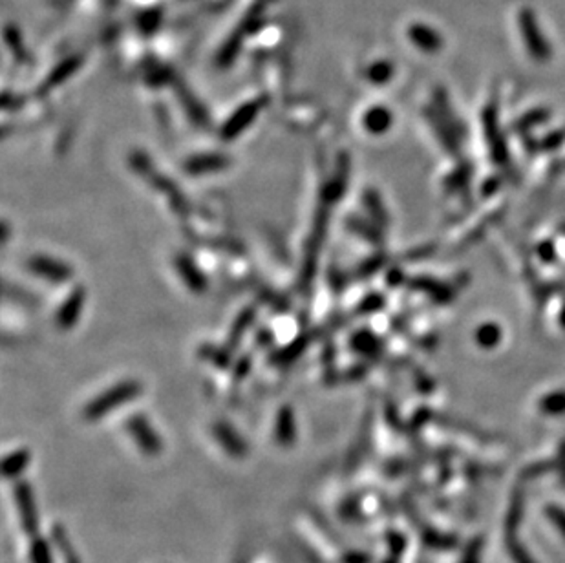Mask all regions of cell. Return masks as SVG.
I'll return each instance as SVG.
<instances>
[{
    "label": "cell",
    "mask_w": 565,
    "mask_h": 563,
    "mask_svg": "<svg viewBox=\"0 0 565 563\" xmlns=\"http://www.w3.org/2000/svg\"><path fill=\"white\" fill-rule=\"evenodd\" d=\"M141 382H137V380H123V382L114 384L112 388L105 389L103 394L91 399L90 403L84 406V417H87L88 421H97L101 417L108 415L115 408H121L125 404L136 401L141 395Z\"/></svg>",
    "instance_id": "1"
},
{
    "label": "cell",
    "mask_w": 565,
    "mask_h": 563,
    "mask_svg": "<svg viewBox=\"0 0 565 563\" xmlns=\"http://www.w3.org/2000/svg\"><path fill=\"white\" fill-rule=\"evenodd\" d=\"M329 207L328 203H324L319 207L317 216H315L313 229H311V236L307 240V249H305L304 264H302V284H310L313 278L315 271H317V260H319V251L324 245V238L328 233V221H329Z\"/></svg>",
    "instance_id": "2"
},
{
    "label": "cell",
    "mask_w": 565,
    "mask_h": 563,
    "mask_svg": "<svg viewBox=\"0 0 565 563\" xmlns=\"http://www.w3.org/2000/svg\"><path fill=\"white\" fill-rule=\"evenodd\" d=\"M265 105L264 97H258V99H253V101H247L243 105H240L233 114L229 115L225 123L222 124L220 129V139L222 141H234L246 132L249 127L256 121V117L260 115L262 108Z\"/></svg>",
    "instance_id": "3"
},
{
    "label": "cell",
    "mask_w": 565,
    "mask_h": 563,
    "mask_svg": "<svg viewBox=\"0 0 565 563\" xmlns=\"http://www.w3.org/2000/svg\"><path fill=\"white\" fill-rule=\"evenodd\" d=\"M27 271L42 280H48L51 284H66L72 280L73 269L66 261L59 258L46 257V254H37L27 260Z\"/></svg>",
    "instance_id": "4"
},
{
    "label": "cell",
    "mask_w": 565,
    "mask_h": 563,
    "mask_svg": "<svg viewBox=\"0 0 565 563\" xmlns=\"http://www.w3.org/2000/svg\"><path fill=\"white\" fill-rule=\"evenodd\" d=\"M84 302H87V293H84V289L82 287L72 289V293L64 298V302L61 304L57 313H55V324H57V328L63 331L72 330L73 325L77 324L79 318H81Z\"/></svg>",
    "instance_id": "5"
},
{
    "label": "cell",
    "mask_w": 565,
    "mask_h": 563,
    "mask_svg": "<svg viewBox=\"0 0 565 563\" xmlns=\"http://www.w3.org/2000/svg\"><path fill=\"white\" fill-rule=\"evenodd\" d=\"M229 165H231V160L225 154L205 152V154H196V156L189 157L183 165V170L191 176H203L225 170Z\"/></svg>",
    "instance_id": "6"
},
{
    "label": "cell",
    "mask_w": 565,
    "mask_h": 563,
    "mask_svg": "<svg viewBox=\"0 0 565 563\" xmlns=\"http://www.w3.org/2000/svg\"><path fill=\"white\" fill-rule=\"evenodd\" d=\"M174 266H176V271H178L179 278L183 280V284L187 285L192 293H203L205 291L207 276L203 275V271L200 269V266L191 257L182 252V254L174 258Z\"/></svg>",
    "instance_id": "7"
},
{
    "label": "cell",
    "mask_w": 565,
    "mask_h": 563,
    "mask_svg": "<svg viewBox=\"0 0 565 563\" xmlns=\"http://www.w3.org/2000/svg\"><path fill=\"white\" fill-rule=\"evenodd\" d=\"M127 430L130 432V435H134V439L137 441V444L141 446L145 452L148 453H155L158 450L161 448L160 437L152 428L151 421L143 415H132L127 421Z\"/></svg>",
    "instance_id": "8"
},
{
    "label": "cell",
    "mask_w": 565,
    "mask_h": 563,
    "mask_svg": "<svg viewBox=\"0 0 565 563\" xmlns=\"http://www.w3.org/2000/svg\"><path fill=\"white\" fill-rule=\"evenodd\" d=\"M174 84H176V92H178L179 101H182L183 105V110L187 112L189 117H191L196 124H200V127H209L210 124L209 112H207L205 106L201 105L200 99L194 96V92H192L189 86H185V83H182V81H176Z\"/></svg>",
    "instance_id": "9"
},
{
    "label": "cell",
    "mask_w": 565,
    "mask_h": 563,
    "mask_svg": "<svg viewBox=\"0 0 565 563\" xmlns=\"http://www.w3.org/2000/svg\"><path fill=\"white\" fill-rule=\"evenodd\" d=\"M247 33L251 32H249V28H247L246 24H242L236 32L231 33V37H227V41L224 42V46L220 48L218 56H216V66H220V68H229V66L233 65L234 59H236L238 53H240V50H242L243 37H246Z\"/></svg>",
    "instance_id": "10"
},
{
    "label": "cell",
    "mask_w": 565,
    "mask_h": 563,
    "mask_svg": "<svg viewBox=\"0 0 565 563\" xmlns=\"http://www.w3.org/2000/svg\"><path fill=\"white\" fill-rule=\"evenodd\" d=\"M81 65H82V59L79 56L68 57V59H64L63 63H59V65L51 70L50 75H48V79H46V83H44L46 90H50V88H55V86H61V84L66 83V81H68V79L72 77V75L75 74L79 68H81Z\"/></svg>",
    "instance_id": "11"
},
{
    "label": "cell",
    "mask_w": 565,
    "mask_h": 563,
    "mask_svg": "<svg viewBox=\"0 0 565 563\" xmlns=\"http://www.w3.org/2000/svg\"><path fill=\"white\" fill-rule=\"evenodd\" d=\"M256 318V309L255 307H246L240 315L234 318L233 328L229 330L227 335V346L229 348H236L238 344L242 342V339L246 337V333L249 331L253 324H255Z\"/></svg>",
    "instance_id": "12"
},
{
    "label": "cell",
    "mask_w": 565,
    "mask_h": 563,
    "mask_svg": "<svg viewBox=\"0 0 565 563\" xmlns=\"http://www.w3.org/2000/svg\"><path fill=\"white\" fill-rule=\"evenodd\" d=\"M408 37L412 39L415 46H419L421 50H438L441 46V39L438 37V33L430 30L428 26H423V24H415L408 30Z\"/></svg>",
    "instance_id": "13"
},
{
    "label": "cell",
    "mask_w": 565,
    "mask_h": 563,
    "mask_svg": "<svg viewBox=\"0 0 565 563\" xmlns=\"http://www.w3.org/2000/svg\"><path fill=\"white\" fill-rule=\"evenodd\" d=\"M295 412H293V408L282 406L279 415H277V437L284 444H289L291 441H295Z\"/></svg>",
    "instance_id": "14"
},
{
    "label": "cell",
    "mask_w": 565,
    "mask_h": 563,
    "mask_svg": "<svg viewBox=\"0 0 565 563\" xmlns=\"http://www.w3.org/2000/svg\"><path fill=\"white\" fill-rule=\"evenodd\" d=\"M307 346H310V337H307V335H302V337H298L296 340H293V342H289L287 346H284V348L273 357V362L274 364H291V362H295L296 358L300 357Z\"/></svg>",
    "instance_id": "15"
},
{
    "label": "cell",
    "mask_w": 565,
    "mask_h": 563,
    "mask_svg": "<svg viewBox=\"0 0 565 563\" xmlns=\"http://www.w3.org/2000/svg\"><path fill=\"white\" fill-rule=\"evenodd\" d=\"M390 121H392V117H390V112L386 110V108H381V106H377V108H372V110H368L364 114V129L368 130V132H374V134H379V132H384V130L390 127Z\"/></svg>",
    "instance_id": "16"
},
{
    "label": "cell",
    "mask_w": 565,
    "mask_h": 563,
    "mask_svg": "<svg viewBox=\"0 0 565 563\" xmlns=\"http://www.w3.org/2000/svg\"><path fill=\"white\" fill-rule=\"evenodd\" d=\"M392 74H393V66L390 65L388 60H377V63H374V65L368 66V70H366L368 79L375 84H383L386 83V81H390Z\"/></svg>",
    "instance_id": "17"
},
{
    "label": "cell",
    "mask_w": 565,
    "mask_h": 563,
    "mask_svg": "<svg viewBox=\"0 0 565 563\" xmlns=\"http://www.w3.org/2000/svg\"><path fill=\"white\" fill-rule=\"evenodd\" d=\"M161 17H163V13L160 10H146L139 15L137 26L145 35H152L161 26Z\"/></svg>",
    "instance_id": "18"
},
{
    "label": "cell",
    "mask_w": 565,
    "mask_h": 563,
    "mask_svg": "<svg viewBox=\"0 0 565 563\" xmlns=\"http://www.w3.org/2000/svg\"><path fill=\"white\" fill-rule=\"evenodd\" d=\"M6 42H8L9 50L13 51V56L17 57V59L20 60L27 59V53L26 50H24L23 44V37H20V33H18L17 28H13V26H8V28H6Z\"/></svg>",
    "instance_id": "19"
},
{
    "label": "cell",
    "mask_w": 565,
    "mask_h": 563,
    "mask_svg": "<svg viewBox=\"0 0 565 563\" xmlns=\"http://www.w3.org/2000/svg\"><path fill=\"white\" fill-rule=\"evenodd\" d=\"M146 83L151 84V86H163V84L176 83V79H174L172 72H170L169 68H165V66H155L154 72H151V74L146 75Z\"/></svg>",
    "instance_id": "20"
},
{
    "label": "cell",
    "mask_w": 565,
    "mask_h": 563,
    "mask_svg": "<svg viewBox=\"0 0 565 563\" xmlns=\"http://www.w3.org/2000/svg\"><path fill=\"white\" fill-rule=\"evenodd\" d=\"M27 462V453L26 452H15L11 453L8 459L4 461V468L8 474H15V472H18L20 468L24 467Z\"/></svg>",
    "instance_id": "21"
},
{
    "label": "cell",
    "mask_w": 565,
    "mask_h": 563,
    "mask_svg": "<svg viewBox=\"0 0 565 563\" xmlns=\"http://www.w3.org/2000/svg\"><path fill=\"white\" fill-rule=\"evenodd\" d=\"M547 514H549V517H551V522L554 523V525L560 526V531L565 534V512L564 510H560V508H549Z\"/></svg>",
    "instance_id": "22"
}]
</instances>
